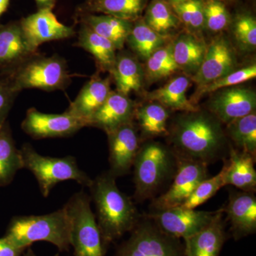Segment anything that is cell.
I'll list each match as a JSON object with an SVG mask.
<instances>
[{"instance_id":"cell-1","label":"cell","mask_w":256,"mask_h":256,"mask_svg":"<svg viewBox=\"0 0 256 256\" xmlns=\"http://www.w3.org/2000/svg\"><path fill=\"white\" fill-rule=\"evenodd\" d=\"M168 136L178 158L208 165L226 156L222 122L206 112H185L175 120Z\"/></svg>"},{"instance_id":"cell-2","label":"cell","mask_w":256,"mask_h":256,"mask_svg":"<svg viewBox=\"0 0 256 256\" xmlns=\"http://www.w3.org/2000/svg\"><path fill=\"white\" fill-rule=\"evenodd\" d=\"M116 180L114 175L106 172L92 180L89 186L106 248L130 232L140 218L132 200L119 190Z\"/></svg>"},{"instance_id":"cell-3","label":"cell","mask_w":256,"mask_h":256,"mask_svg":"<svg viewBox=\"0 0 256 256\" xmlns=\"http://www.w3.org/2000/svg\"><path fill=\"white\" fill-rule=\"evenodd\" d=\"M4 238L15 246L28 248L33 242H46L68 252L70 246V225L65 207L48 214L20 216L11 220Z\"/></svg>"},{"instance_id":"cell-4","label":"cell","mask_w":256,"mask_h":256,"mask_svg":"<svg viewBox=\"0 0 256 256\" xmlns=\"http://www.w3.org/2000/svg\"><path fill=\"white\" fill-rule=\"evenodd\" d=\"M178 160L174 152L161 143L151 141L140 146L133 164L136 201L156 198L163 184L174 176Z\"/></svg>"},{"instance_id":"cell-5","label":"cell","mask_w":256,"mask_h":256,"mask_svg":"<svg viewBox=\"0 0 256 256\" xmlns=\"http://www.w3.org/2000/svg\"><path fill=\"white\" fill-rule=\"evenodd\" d=\"M20 152L23 168L34 175L42 194L44 197L50 195L57 184L67 180H74L88 188L92 185V180L78 168L74 156L52 158L42 156L28 143L23 144Z\"/></svg>"},{"instance_id":"cell-6","label":"cell","mask_w":256,"mask_h":256,"mask_svg":"<svg viewBox=\"0 0 256 256\" xmlns=\"http://www.w3.org/2000/svg\"><path fill=\"white\" fill-rule=\"evenodd\" d=\"M8 74L20 92L28 88L63 90L72 80L66 62L58 55L44 56L36 53Z\"/></svg>"},{"instance_id":"cell-7","label":"cell","mask_w":256,"mask_h":256,"mask_svg":"<svg viewBox=\"0 0 256 256\" xmlns=\"http://www.w3.org/2000/svg\"><path fill=\"white\" fill-rule=\"evenodd\" d=\"M90 201V196L80 191L64 206L70 220V246L74 248V256H105L106 248Z\"/></svg>"},{"instance_id":"cell-8","label":"cell","mask_w":256,"mask_h":256,"mask_svg":"<svg viewBox=\"0 0 256 256\" xmlns=\"http://www.w3.org/2000/svg\"><path fill=\"white\" fill-rule=\"evenodd\" d=\"M114 256H186L180 238L163 232L148 216L140 218Z\"/></svg>"},{"instance_id":"cell-9","label":"cell","mask_w":256,"mask_h":256,"mask_svg":"<svg viewBox=\"0 0 256 256\" xmlns=\"http://www.w3.org/2000/svg\"><path fill=\"white\" fill-rule=\"evenodd\" d=\"M174 181L168 191L153 198L152 207L162 210L182 206L198 184L208 178V165L194 160L178 158Z\"/></svg>"},{"instance_id":"cell-10","label":"cell","mask_w":256,"mask_h":256,"mask_svg":"<svg viewBox=\"0 0 256 256\" xmlns=\"http://www.w3.org/2000/svg\"><path fill=\"white\" fill-rule=\"evenodd\" d=\"M218 210H198L182 206L154 210L146 215L165 234L185 239L198 233L215 218Z\"/></svg>"},{"instance_id":"cell-11","label":"cell","mask_w":256,"mask_h":256,"mask_svg":"<svg viewBox=\"0 0 256 256\" xmlns=\"http://www.w3.org/2000/svg\"><path fill=\"white\" fill-rule=\"evenodd\" d=\"M86 126L85 120L66 111L62 114H48L34 108L28 109L22 122L24 132L34 139L67 137Z\"/></svg>"},{"instance_id":"cell-12","label":"cell","mask_w":256,"mask_h":256,"mask_svg":"<svg viewBox=\"0 0 256 256\" xmlns=\"http://www.w3.org/2000/svg\"><path fill=\"white\" fill-rule=\"evenodd\" d=\"M236 67V56L233 47L226 37L218 36L207 45L201 66L192 79L198 88L203 87L232 73Z\"/></svg>"},{"instance_id":"cell-13","label":"cell","mask_w":256,"mask_h":256,"mask_svg":"<svg viewBox=\"0 0 256 256\" xmlns=\"http://www.w3.org/2000/svg\"><path fill=\"white\" fill-rule=\"evenodd\" d=\"M109 144V172L114 178L130 172L140 148V140L134 122H128L108 133Z\"/></svg>"},{"instance_id":"cell-14","label":"cell","mask_w":256,"mask_h":256,"mask_svg":"<svg viewBox=\"0 0 256 256\" xmlns=\"http://www.w3.org/2000/svg\"><path fill=\"white\" fill-rule=\"evenodd\" d=\"M20 26L30 46L35 50L46 42L70 38L75 35L72 26L57 20L52 10H38L20 21Z\"/></svg>"},{"instance_id":"cell-15","label":"cell","mask_w":256,"mask_h":256,"mask_svg":"<svg viewBox=\"0 0 256 256\" xmlns=\"http://www.w3.org/2000/svg\"><path fill=\"white\" fill-rule=\"evenodd\" d=\"M208 104V110L222 124H228L256 112V92L248 88L233 86L220 90Z\"/></svg>"},{"instance_id":"cell-16","label":"cell","mask_w":256,"mask_h":256,"mask_svg":"<svg viewBox=\"0 0 256 256\" xmlns=\"http://www.w3.org/2000/svg\"><path fill=\"white\" fill-rule=\"evenodd\" d=\"M255 193L232 192L227 206L224 208L230 224V232L234 240H238L256 232V197Z\"/></svg>"},{"instance_id":"cell-17","label":"cell","mask_w":256,"mask_h":256,"mask_svg":"<svg viewBox=\"0 0 256 256\" xmlns=\"http://www.w3.org/2000/svg\"><path fill=\"white\" fill-rule=\"evenodd\" d=\"M36 53L28 44L20 22L0 24V69L5 74L11 73Z\"/></svg>"},{"instance_id":"cell-18","label":"cell","mask_w":256,"mask_h":256,"mask_svg":"<svg viewBox=\"0 0 256 256\" xmlns=\"http://www.w3.org/2000/svg\"><path fill=\"white\" fill-rule=\"evenodd\" d=\"M136 106L127 96L111 92L104 104L88 120V126L109 133L133 121Z\"/></svg>"},{"instance_id":"cell-19","label":"cell","mask_w":256,"mask_h":256,"mask_svg":"<svg viewBox=\"0 0 256 256\" xmlns=\"http://www.w3.org/2000/svg\"><path fill=\"white\" fill-rule=\"evenodd\" d=\"M224 214V208H220L215 218L206 227L184 239L186 256H220L228 238Z\"/></svg>"},{"instance_id":"cell-20","label":"cell","mask_w":256,"mask_h":256,"mask_svg":"<svg viewBox=\"0 0 256 256\" xmlns=\"http://www.w3.org/2000/svg\"><path fill=\"white\" fill-rule=\"evenodd\" d=\"M111 92L110 77L102 78L94 76L84 85L66 111L85 120L88 126V120L100 108Z\"/></svg>"},{"instance_id":"cell-21","label":"cell","mask_w":256,"mask_h":256,"mask_svg":"<svg viewBox=\"0 0 256 256\" xmlns=\"http://www.w3.org/2000/svg\"><path fill=\"white\" fill-rule=\"evenodd\" d=\"M207 45L202 38L188 31L180 33L172 43L173 58L178 69L193 76L201 66Z\"/></svg>"},{"instance_id":"cell-22","label":"cell","mask_w":256,"mask_h":256,"mask_svg":"<svg viewBox=\"0 0 256 256\" xmlns=\"http://www.w3.org/2000/svg\"><path fill=\"white\" fill-rule=\"evenodd\" d=\"M229 159L225 160L226 170L225 185H232L240 191L252 192L256 190V159L247 153L230 148Z\"/></svg>"},{"instance_id":"cell-23","label":"cell","mask_w":256,"mask_h":256,"mask_svg":"<svg viewBox=\"0 0 256 256\" xmlns=\"http://www.w3.org/2000/svg\"><path fill=\"white\" fill-rule=\"evenodd\" d=\"M190 80L186 76H178L170 80L163 86L149 92L146 98L150 102H156L168 110L193 112L198 110L191 100L186 96Z\"/></svg>"},{"instance_id":"cell-24","label":"cell","mask_w":256,"mask_h":256,"mask_svg":"<svg viewBox=\"0 0 256 256\" xmlns=\"http://www.w3.org/2000/svg\"><path fill=\"white\" fill-rule=\"evenodd\" d=\"M80 22L109 40L117 50L124 48L133 25V22L110 15H96L90 13L82 14Z\"/></svg>"},{"instance_id":"cell-25","label":"cell","mask_w":256,"mask_h":256,"mask_svg":"<svg viewBox=\"0 0 256 256\" xmlns=\"http://www.w3.org/2000/svg\"><path fill=\"white\" fill-rule=\"evenodd\" d=\"M116 92L124 96L138 92L142 88L144 72L137 58L126 54H120L111 72Z\"/></svg>"},{"instance_id":"cell-26","label":"cell","mask_w":256,"mask_h":256,"mask_svg":"<svg viewBox=\"0 0 256 256\" xmlns=\"http://www.w3.org/2000/svg\"><path fill=\"white\" fill-rule=\"evenodd\" d=\"M77 46L89 52L94 57L99 68L111 74L116 63L117 50L109 40L82 23Z\"/></svg>"},{"instance_id":"cell-27","label":"cell","mask_w":256,"mask_h":256,"mask_svg":"<svg viewBox=\"0 0 256 256\" xmlns=\"http://www.w3.org/2000/svg\"><path fill=\"white\" fill-rule=\"evenodd\" d=\"M149 0H88L82 12L100 13L134 22L141 18Z\"/></svg>"},{"instance_id":"cell-28","label":"cell","mask_w":256,"mask_h":256,"mask_svg":"<svg viewBox=\"0 0 256 256\" xmlns=\"http://www.w3.org/2000/svg\"><path fill=\"white\" fill-rule=\"evenodd\" d=\"M24 169L20 150L16 148L6 122L0 130V186L10 184L18 170Z\"/></svg>"},{"instance_id":"cell-29","label":"cell","mask_w":256,"mask_h":256,"mask_svg":"<svg viewBox=\"0 0 256 256\" xmlns=\"http://www.w3.org/2000/svg\"><path fill=\"white\" fill-rule=\"evenodd\" d=\"M168 38L152 30L142 18H140L133 22L126 43L140 60H146L156 50L166 44Z\"/></svg>"},{"instance_id":"cell-30","label":"cell","mask_w":256,"mask_h":256,"mask_svg":"<svg viewBox=\"0 0 256 256\" xmlns=\"http://www.w3.org/2000/svg\"><path fill=\"white\" fill-rule=\"evenodd\" d=\"M169 110L161 104L150 102L136 108L134 119L137 120L141 132L148 138L168 136Z\"/></svg>"},{"instance_id":"cell-31","label":"cell","mask_w":256,"mask_h":256,"mask_svg":"<svg viewBox=\"0 0 256 256\" xmlns=\"http://www.w3.org/2000/svg\"><path fill=\"white\" fill-rule=\"evenodd\" d=\"M142 20L152 30L165 36H170L182 25L168 0H152Z\"/></svg>"},{"instance_id":"cell-32","label":"cell","mask_w":256,"mask_h":256,"mask_svg":"<svg viewBox=\"0 0 256 256\" xmlns=\"http://www.w3.org/2000/svg\"><path fill=\"white\" fill-rule=\"evenodd\" d=\"M228 137L235 143L236 149L256 156V114H247L226 124Z\"/></svg>"},{"instance_id":"cell-33","label":"cell","mask_w":256,"mask_h":256,"mask_svg":"<svg viewBox=\"0 0 256 256\" xmlns=\"http://www.w3.org/2000/svg\"><path fill=\"white\" fill-rule=\"evenodd\" d=\"M178 70L173 58L172 44L156 50L146 60V76L150 82L166 78Z\"/></svg>"},{"instance_id":"cell-34","label":"cell","mask_w":256,"mask_h":256,"mask_svg":"<svg viewBox=\"0 0 256 256\" xmlns=\"http://www.w3.org/2000/svg\"><path fill=\"white\" fill-rule=\"evenodd\" d=\"M232 31L240 50L254 52L256 47V20L248 12H242L232 18Z\"/></svg>"},{"instance_id":"cell-35","label":"cell","mask_w":256,"mask_h":256,"mask_svg":"<svg viewBox=\"0 0 256 256\" xmlns=\"http://www.w3.org/2000/svg\"><path fill=\"white\" fill-rule=\"evenodd\" d=\"M172 6L186 31L197 35L204 30V0H188Z\"/></svg>"},{"instance_id":"cell-36","label":"cell","mask_w":256,"mask_h":256,"mask_svg":"<svg viewBox=\"0 0 256 256\" xmlns=\"http://www.w3.org/2000/svg\"><path fill=\"white\" fill-rule=\"evenodd\" d=\"M204 28L210 33H220L232 23V15L224 0H204Z\"/></svg>"},{"instance_id":"cell-37","label":"cell","mask_w":256,"mask_h":256,"mask_svg":"<svg viewBox=\"0 0 256 256\" xmlns=\"http://www.w3.org/2000/svg\"><path fill=\"white\" fill-rule=\"evenodd\" d=\"M226 164L225 162L220 172L202 182L182 206L186 208H196L214 196L220 188L226 186Z\"/></svg>"},{"instance_id":"cell-38","label":"cell","mask_w":256,"mask_h":256,"mask_svg":"<svg viewBox=\"0 0 256 256\" xmlns=\"http://www.w3.org/2000/svg\"><path fill=\"white\" fill-rule=\"evenodd\" d=\"M256 64L254 63L244 68L236 69L232 73L227 74L222 78L207 84L204 86L198 88L197 90H198L197 96H201L204 94L215 92L227 88L236 86L237 85H240L242 82L256 78Z\"/></svg>"},{"instance_id":"cell-39","label":"cell","mask_w":256,"mask_h":256,"mask_svg":"<svg viewBox=\"0 0 256 256\" xmlns=\"http://www.w3.org/2000/svg\"><path fill=\"white\" fill-rule=\"evenodd\" d=\"M18 92L9 74L0 76V130L6 124V118Z\"/></svg>"},{"instance_id":"cell-40","label":"cell","mask_w":256,"mask_h":256,"mask_svg":"<svg viewBox=\"0 0 256 256\" xmlns=\"http://www.w3.org/2000/svg\"><path fill=\"white\" fill-rule=\"evenodd\" d=\"M25 250L15 246L4 237L0 238V256H21Z\"/></svg>"},{"instance_id":"cell-41","label":"cell","mask_w":256,"mask_h":256,"mask_svg":"<svg viewBox=\"0 0 256 256\" xmlns=\"http://www.w3.org/2000/svg\"><path fill=\"white\" fill-rule=\"evenodd\" d=\"M56 0H35L38 10L50 9L54 8Z\"/></svg>"},{"instance_id":"cell-42","label":"cell","mask_w":256,"mask_h":256,"mask_svg":"<svg viewBox=\"0 0 256 256\" xmlns=\"http://www.w3.org/2000/svg\"><path fill=\"white\" fill-rule=\"evenodd\" d=\"M9 4L10 0H0V16L8 10Z\"/></svg>"},{"instance_id":"cell-43","label":"cell","mask_w":256,"mask_h":256,"mask_svg":"<svg viewBox=\"0 0 256 256\" xmlns=\"http://www.w3.org/2000/svg\"><path fill=\"white\" fill-rule=\"evenodd\" d=\"M21 256H37L36 254L34 252L33 250L30 248V247L28 248V250L26 252H23L22 255ZM54 256H60V254H56Z\"/></svg>"},{"instance_id":"cell-44","label":"cell","mask_w":256,"mask_h":256,"mask_svg":"<svg viewBox=\"0 0 256 256\" xmlns=\"http://www.w3.org/2000/svg\"><path fill=\"white\" fill-rule=\"evenodd\" d=\"M188 1V0H168L170 4L172 6L174 5L181 4V3L185 2Z\"/></svg>"},{"instance_id":"cell-45","label":"cell","mask_w":256,"mask_h":256,"mask_svg":"<svg viewBox=\"0 0 256 256\" xmlns=\"http://www.w3.org/2000/svg\"><path fill=\"white\" fill-rule=\"evenodd\" d=\"M228 1H232V0H228Z\"/></svg>"}]
</instances>
